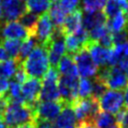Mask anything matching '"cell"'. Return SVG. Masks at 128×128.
<instances>
[{
	"label": "cell",
	"mask_w": 128,
	"mask_h": 128,
	"mask_svg": "<svg viewBox=\"0 0 128 128\" xmlns=\"http://www.w3.org/2000/svg\"><path fill=\"white\" fill-rule=\"evenodd\" d=\"M106 22H107V18L102 10L91 13H85V15L82 16V26L87 31L97 26L104 25L106 24Z\"/></svg>",
	"instance_id": "d6986e66"
},
{
	"label": "cell",
	"mask_w": 128,
	"mask_h": 128,
	"mask_svg": "<svg viewBox=\"0 0 128 128\" xmlns=\"http://www.w3.org/2000/svg\"><path fill=\"white\" fill-rule=\"evenodd\" d=\"M99 108L111 114H116L122 108H124V97L121 91L118 90H106L98 98Z\"/></svg>",
	"instance_id": "9c48e42d"
},
{
	"label": "cell",
	"mask_w": 128,
	"mask_h": 128,
	"mask_svg": "<svg viewBox=\"0 0 128 128\" xmlns=\"http://www.w3.org/2000/svg\"><path fill=\"white\" fill-rule=\"evenodd\" d=\"M0 42H1V39H0Z\"/></svg>",
	"instance_id": "7dc6e473"
},
{
	"label": "cell",
	"mask_w": 128,
	"mask_h": 128,
	"mask_svg": "<svg viewBox=\"0 0 128 128\" xmlns=\"http://www.w3.org/2000/svg\"><path fill=\"white\" fill-rule=\"evenodd\" d=\"M55 31V27L52 24L50 17L47 13L41 14L40 17H38V21L36 23L34 32L32 37H34L39 45L47 46L50 40L53 37Z\"/></svg>",
	"instance_id": "30bf717a"
},
{
	"label": "cell",
	"mask_w": 128,
	"mask_h": 128,
	"mask_svg": "<svg viewBox=\"0 0 128 128\" xmlns=\"http://www.w3.org/2000/svg\"><path fill=\"white\" fill-rule=\"evenodd\" d=\"M2 118L7 127L18 128L21 125L34 122L33 107L22 102L8 100Z\"/></svg>",
	"instance_id": "7a4b0ae2"
},
{
	"label": "cell",
	"mask_w": 128,
	"mask_h": 128,
	"mask_svg": "<svg viewBox=\"0 0 128 128\" xmlns=\"http://www.w3.org/2000/svg\"><path fill=\"white\" fill-rule=\"evenodd\" d=\"M49 64L47 48L37 44L21 62V67L24 69L27 76L40 79L49 69Z\"/></svg>",
	"instance_id": "6da1fadb"
},
{
	"label": "cell",
	"mask_w": 128,
	"mask_h": 128,
	"mask_svg": "<svg viewBox=\"0 0 128 128\" xmlns=\"http://www.w3.org/2000/svg\"><path fill=\"white\" fill-rule=\"evenodd\" d=\"M1 35L3 38L16 40H25L30 37L29 32L17 20L5 21L1 30Z\"/></svg>",
	"instance_id": "2e32d148"
},
{
	"label": "cell",
	"mask_w": 128,
	"mask_h": 128,
	"mask_svg": "<svg viewBox=\"0 0 128 128\" xmlns=\"http://www.w3.org/2000/svg\"><path fill=\"white\" fill-rule=\"evenodd\" d=\"M9 88V81L4 77H0V96H5Z\"/></svg>",
	"instance_id": "e575fe53"
},
{
	"label": "cell",
	"mask_w": 128,
	"mask_h": 128,
	"mask_svg": "<svg viewBox=\"0 0 128 128\" xmlns=\"http://www.w3.org/2000/svg\"><path fill=\"white\" fill-rule=\"evenodd\" d=\"M70 106L72 107L76 120L78 122L82 121H92L97 113L100 111L98 99L93 97L88 98H77L75 99Z\"/></svg>",
	"instance_id": "5b68a950"
},
{
	"label": "cell",
	"mask_w": 128,
	"mask_h": 128,
	"mask_svg": "<svg viewBox=\"0 0 128 128\" xmlns=\"http://www.w3.org/2000/svg\"><path fill=\"white\" fill-rule=\"evenodd\" d=\"M20 65L21 62L13 58L0 61V77H4L6 79L11 78Z\"/></svg>",
	"instance_id": "cb8c5ba5"
},
{
	"label": "cell",
	"mask_w": 128,
	"mask_h": 128,
	"mask_svg": "<svg viewBox=\"0 0 128 128\" xmlns=\"http://www.w3.org/2000/svg\"><path fill=\"white\" fill-rule=\"evenodd\" d=\"M37 45V41L34 37L30 36L27 39L23 40V42L20 45V50H19V56H18V61L22 62L28 55L29 53L34 49V47Z\"/></svg>",
	"instance_id": "83f0119b"
},
{
	"label": "cell",
	"mask_w": 128,
	"mask_h": 128,
	"mask_svg": "<svg viewBox=\"0 0 128 128\" xmlns=\"http://www.w3.org/2000/svg\"><path fill=\"white\" fill-rule=\"evenodd\" d=\"M59 0H51V2H54V3H57Z\"/></svg>",
	"instance_id": "ee69618b"
},
{
	"label": "cell",
	"mask_w": 128,
	"mask_h": 128,
	"mask_svg": "<svg viewBox=\"0 0 128 128\" xmlns=\"http://www.w3.org/2000/svg\"><path fill=\"white\" fill-rule=\"evenodd\" d=\"M78 77L74 76H62L58 79V90L60 100L64 105L71 104L78 98Z\"/></svg>",
	"instance_id": "ba28073f"
},
{
	"label": "cell",
	"mask_w": 128,
	"mask_h": 128,
	"mask_svg": "<svg viewBox=\"0 0 128 128\" xmlns=\"http://www.w3.org/2000/svg\"><path fill=\"white\" fill-rule=\"evenodd\" d=\"M87 49L94 61V63L99 67L110 66V61L112 57V48H107L100 45L97 42L89 41Z\"/></svg>",
	"instance_id": "5bb4252c"
},
{
	"label": "cell",
	"mask_w": 128,
	"mask_h": 128,
	"mask_svg": "<svg viewBox=\"0 0 128 128\" xmlns=\"http://www.w3.org/2000/svg\"><path fill=\"white\" fill-rule=\"evenodd\" d=\"M93 122L98 128H112L117 125L115 116L112 115L111 113L104 112V111L102 112L99 111L97 115L94 117Z\"/></svg>",
	"instance_id": "d4e9b609"
},
{
	"label": "cell",
	"mask_w": 128,
	"mask_h": 128,
	"mask_svg": "<svg viewBox=\"0 0 128 128\" xmlns=\"http://www.w3.org/2000/svg\"><path fill=\"white\" fill-rule=\"evenodd\" d=\"M82 16H83L82 9L77 8L73 12L66 15V18H65L63 24L58 29L62 32V34L64 36L76 32L82 26Z\"/></svg>",
	"instance_id": "e0dca14e"
},
{
	"label": "cell",
	"mask_w": 128,
	"mask_h": 128,
	"mask_svg": "<svg viewBox=\"0 0 128 128\" xmlns=\"http://www.w3.org/2000/svg\"><path fill=\"white\" fill-rule=\"evenodd\" d=\"M1 1H2V0H0V17H1V14H2V5H1Z\"/></svg>",
	"instance_id": "7bdbcfd3"
},
{
	"label": "cell",
	"mask_w": 128,
	"mask_h": 128,
	"mask_svg": "<svg viewBox=\"0 0 128 128\" xmlns=\"http://www.w3.org/2000/svg\"><path fill=\"white\" fill-rule=\"evenodd\" d=\"M73 60L77 67L78 75L82 78H93L96 76L99 68L94 63L87 47L76 52Z\"/></svg>",
	"instance_id": "52a82bcc"
},
{
	"label": "cell",
	"mask_w": 128,
	"mask_h": 128,
	"mask_svg": "<svg viewBox=\"0 0 128 128\" xmlns=\"http://www.w3.org/2000/svg\"><path fill=\"white\" fill-rule=\"evenodd\" d=\"M92 95V81L89 78H81L78 82V98H88Z\"/></svg>",
	"instance_id": "f1b7e54d"
},
{
	"label": "cell",
	"mask_w": 128,
	"mask_h": 128,
	"mask_svg": "<svg viewBox=\"0 0 128 128\" xmlns=\"http://www.w3.org/2000/svg\"><path fill=\"white\" fill-rule=\"evenodd\" d=\"M112 128H120L118 125H116V126H114V127H112Z\"/></svg>",
	"instance_id": "f6af8a7d"
},
{
	"label": "cell",
	"mask_w": 128,
	"mask_h": 128,
	"mask_svg": "<svg viewBox=\"0 0 128 128\" xmlns=\"http://www.w3.org/2000/svg\"><path fill=\"white\" fill-rule=\"evenodd\" d=\"M59 73L55 67H49L42 77L39 101H57L60 100L58 90Z\"/></svg>",
	"instance_id": "277c9868"
},
{
	"label": "cell",
	"mask_w": 128,
	"mask_h": 128,
	"mask_svg": "<svg viewBox=\"0 0 128 128\" xmlns=\"http://www.w3.org/2000/svg\"><path fill=\"white\" fill-rule=\"evenodd\" d=\"M65 39V47L66 51L68 52L67 54H75L79 50L86 48L89 43V37H88V32L81 26L76 32L72 34H68L64 36Z\"/></svg>",
	"instance_id": "7c38bea8"
},
{
	"label": "cell",
	"mask_w": 128,
	"mask_h": 128,
	"mask_svg": "<svg viewBox=\"0 0 128 128\" xmlns=\"http://www.w3.org/2000/svg\"><path fill=\"white\" fill-rule=\"evenodd\" d=\"M75 128H98L92 121H82L75 125Z\"/></svg>",
	"instance_id": "8d00e7d4"
},
{
	"label": "cell",
	"mask_w": 128,
	"mask_h": 128,
	"mask_svg": "<svg viewBox=\"0 0 128 128\" xmlns=\"http://www.w3.org/2000/svg\"><path fill=\"white\" fill-rule=\"evenodd\" d=\"M41 81L38 78H27L21 84V94L25 104L33 107L39 101Z\"/></svg>",
	"instance_id": "4fadbf2b"
},
{
	"label": "cell",
	"mask_w": 128,
	"mask_h": 128,
	"mask_svg": "<svg viewBox=\"0 0 128 128\" xmlns=\"http://www.w3.org/2000/svg\"><path fill=\"white\" fill-rule=\"evenodd\" d=\"M76 121L77 120L72 107L69 104H66L57 116L55 126L56 128H75Z\"/></svg>",
	"instance_id": "ac0fdd59"
},
{
	"label": "cell",
	"mask_w": 128,
	"mask_h": 128,
	"mask_svg": "<svg viewBox=\"0 0 128 128\" xmlns=\"http://www.w3.org/2000/svg\"><path fill=\"white\" fill-rule=\"evenodd\" d=\"M34 126L35 128H56L52 122L45 120H34Z\"/></svg>",
	"instance_id": "836d02e7"
},
{
	"label": "cell",
	"mask_w": 128,
	"mask_h": 128,
	"mask_svg": "<svg viewBox=\"0 0 128 128\" xmlns=\"http://www.w3.org/2000/svg\"><path fill=\"white\" fill-rule=\"evenodd\" d=\"M47 53H48V59L51 67L57 66L60 59L66 54V47H65V41H64V35L62 32L55 28L54 34L48 45L46 46Z\"/></svg>",
	"instance_id": "8fae6325"
},
{
	"label": "cell",
	"mask_w": 128,
	"mask_h": 128,
	"mask_svg": "<svg viewBox=\"0 0 128 128\" xmlns=\"http://www.w3.org/2000/svg\"><path fill=\"white\" fill-rule=\"evenodd\" d=\"M13 76H14V79L13 80H15L16 82H18L20 84H22L27 79V74L24 71V69L21 67V65L17 68V70H16V72H15V74Z\"/></svg>",
	"instance_id": "d6a6232c"
},
{
	"label": "cell",
	"mask_w": 128,
	"mask_h": 128,
	"mask_svg": "<svg viewBox=\"0 0 128 128\" xmlns=\"http://www.w3.org/2000/svg\"><path fill=\"white\" fill-rule=\"evenodd\" d=\"M18 128H35V126H34V122H32V123H27V124L21 125Z\"/></svg>",
	"instance_id": "60d3db41"
},
{
	"label": "cell",
	"mask_w": 128,
	"mask_h": 128,
	"mask_svg": "<svg viewBox=\"0 0 128 128\" xmlns=\"http://www.w3.org/2000/svg\"><path fill=\"white\" fill-rule=\"evenodd\" d=\"M26 10L33 12L37 15L46 13L52 5L51 0H26Z\"/></svg>",
	"instance_id": "603a6c76"
},
{
	"label": "cell",
	"mask_w": 128,
	"mask_h": 128,
	"mask_svg": "<svg viewBox=\"0 0 128 128\" xmlns=\"http://www.w3.org/2000/svg\"><path fill=\"white\" fill-rule=\"evenodd\" d=\"M127 17H128V16H127ZM126 28H127V30H128V20H127V27H126Z\"/></svg>",
	"instance_id": "bcb514c9"
},
{
	"label": "cell",
	"mask_w": 128,
	"mask_h": 128,
	"mask_svg": "<svg viewBox=\"0 0 128 128\" xmlns=\"http://www.w3.org/2000/svg\"><path fill=\"white\" fill-rule=\"evenodd\" d=\"M0 128H7V126H6L5 122L3 121V119H2V118H0Z\"/></svg>",
	"instance_id": "b9f144b4"
},
{
	"label": "cell",
	"mask_w": 128,
	"mask_h": 128,
	"mask_svg": "<svg viewBox=\"0 0 128 128\" xmlns=\"http://www.w3.org/2000/svg\"><path fill=\"white\" fill-rule=\"evenodd\" d=\"M64 104L61 100L57 101H38L33 106L34 120L54 121L61 112Z\"/></svg>",
	"instance_id": "8992f818"
},
{
	"label": "cell",
	"mask_w": 128,
	"mask_h": 128,
	"mask_svg": "<svg viewBox=\"0 0 128 128\" xmlns=\"http://www.w3.org/2000/svg\"><path fill=\"white\" fill-rule=\"evenodd\" d=\"M124 95H123V97H124V107L126 108V109H128V86L124 89Z\"/></svg>",
	"instance_id": "ab89813d"
},
{
	"label": "cell",
	"mask_w": 128,
	"mask_h": 128,
	"mask_svg": "<svg viewBox=\"0 0 128 128\" xmlns=\"http://www.w3.org/2000/svg\"><path fill=\"white\" fill-rule=\"evenodd\" d=\"M47 12H48L47 14L49 15L50 20L55 28H59L63 24V22L66 18V15H67V13L60 7V5L58 3L52 4Z\"/></svg>",
	"instance_id": "7402d4cb"
},
{
	"label": "cell",
	"mask_w": 128,
	"mask_h": 128,
	"mask_svg": "<svg viewBox=\"0 0 128 128\" xmlns=\"http://www.w3.org/2000/svg\"><path fill=\"white\" fill-rule=\"evenodd\" d=\"M7 59H9V56H8L7 52L5 51V49L3 48V46L0 43V61H4V60H7Z\"/></svg>",
	"instance_id": "f35d334b"
},
{
	"label": "cell",
	"mask_w": 128,
	"mask_h": 128,
	"mask_svg": "<svg viewBox=\"0 0 128 128\" xmlns=\"http://www.w3.org/2000/svg\"><path fill=\"white\" fill-rule=\"evenodd\" d=\"M7 103H8V99H7L6 95L5 96H0V118H2V116H3V113L5 111Z\"/></svg>",
	"instance_id": "74e56055"
},
{
	"label": "cell",
	"mask_w": 128,
	"mask_h": 128,
	"mask_svg": "<svg viewBox=\"0 0 128 128\" xmlns=\"http://www.w3.org/2000/svg\"><path fill=\"white\" fill-rule=\"evenodd\" d=\"M95 77L101 80L107 89L121 91L128 86V78L117 65L101 67Z\"/></svg>",
	"instance_id": "3957f363"
},
{
	"label": "cell",
	"mask_w": 128,
	"mask_h": 128,
	"mask_svg": "<svg viewBox=\"0 0 128 128\" xmlns=\"http://www.w3.org/2000/svg\"><path fill=\"white\" fill-rule=\"evenodd\" d=\"M117 66L124 72V74L128 78V56H125L124 58H122L117 64Z\"/></svg>",
	"instance_id": "d590c367"
},
{
	"label": "cell",
	"mask_w": 128,
	"mask_h": 128,
	"mask_svg": "<svg viewBox=\"0 0 128 128\" xmlns=\"http://www.w3.org/2000/svg\"><path fill=\"white\" fill-rule=\"evenodd\" d=\"M0 43L3 46V48L5 49V51L7 52V54H8L9 57L18 60L19 50H20V45H21L20 40L6 39V38H4L3 40H1Z\"/></svg>",
	"instance_id": "4316f807"
},
{
	"label": "cell",
	"mask_w": 128,
	"mask_h": 128,
	"mask_svg": "<svg viewBox=\"0 0 128 128\" xmlns=\"http://www.w3.org/2000/svg\"><path fill=\"white\" fill-rule=\"evenodd\" d=\"M106 0H82V9L85 13L100 11L103 9Z\"/></svg>",
	"instance_id": "f546056e"
},
{
	"label": "cell",
	"mask_w": 128,
	"mask_h": 128,
	"mask_svg": "<svg viewBox=\"0 0 128 128\" xmlns=\"http://www.w3.org/2000/svg\"><path fill=\"white\" fill-rule=\"evenodd\" d=\"M112 39H113L114 45L127 42L128 41V30H127V28L122 30V31L112 33Z\"/></svg>",
	"instance_id": "1f68e13d"
},
{
	"label": "cell",
	"mask_w": 128,
	"mask_h": 128,
	"mask_svg": "<svg viewBox=\"0 0 128 128\" xmlns=\"http://www.w3.org/2000/svg\"><path fill=\"white\" fill-rule=\"evenodd\" d=\"M18 21L29 32V35L32 36L33 35V32H34V29H35V26H36V23L38 21V15L35 14V13H33V12H30V11H27L26 10L18 18Z\"/></svg>",
	"instance_id": "484cf974"
},
{
	"label": "cell",
	"mask_w": 128,
	"mask_h": 128,
	"mask_svg": "<svg viewBox=\"0 0 128 128\" xmlns=\"http://www.w3.org/2000/svg\"><path fill=\"white\" fill-rule=\"evenodd\" d=\"M127 20H128L127 15L123 12H120V13L114 15L113 17L107 19L106 25H107L108 30L111 33H115V32H119V31L126 29Z\"/></svg>",
	"instance_id": "44dd1931"
},
{
	"label": "cell",
	"mask_w": 128,
	"mask_h": 128,
	"mask_svg": "<svg viewBox=\"0 0 128 128\" xmlns=\"http://www.w3.org/2000/svg\"><path fill=\"white\" fill-rule=\"evenodd\" d=\"M80 0H60V7L68 14L79 8Z\"/></svg>",
	"instance_id": "4dcf8cb0"
},
{
	"label": "cell",
	"mask_w": 128,
	"mask_h": 128,
	"mask_svg": "<svg viewBox=\"0 0 128 128\" xmlns=\"http://www.w3.org/2000/svg\"><path fill=\"white\" fill-rule=\"evenodd\" d=\"M56 69L59 74L62 76H74L78 77V71L77 67L75 65V62L70 54H65L60 61L58 62Z\"/></svg>",
	"instance_id": "ffe728a7"
},
{
	"label": "cell",
	"mask_w": 128,
	"mask_h": 128,
	"mask_svg": "<svg viewBox=\"0 0 128 128\" xmlns=\"http://www.w3.org/2000/svg\"><path fill=\"white\" fill-rule=\"evenodd\" d=\"M26 0H2L1 17L5 21L17 20L26 11Z\"/></svg>",
	"instance_id": "9a60e30c"
}]
</instances>
